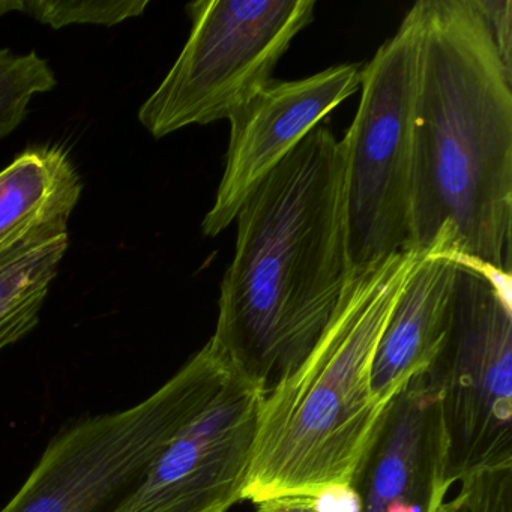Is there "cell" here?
Segmentation results:
<instances>
[{
    "instance_id": "6",
    "label": "cell",
    "mask_w": 512,
    "mask_h": 512,
    "mask_svg": "<svg viewBox=\"0 0 512 512\" xmlns=\"http://www.w3.org/2000/svg\"><path fill=\"white\" fill-rule=\"evenodd\" d=\"M428 373L439 391L449 485L511 467V277L458 262L448 331Z\"/></svg>"
},
{
    "instance_id": "15",
    "label": "cell",
    "mask_w": 512,
    "mask_h": 512,
    "mask_svg": "<svg viewBox=\"0 0 512 512\" xmlns=\"http://www.w3.org/2000/svg\"><path fill=\"white\" fill-rule=\"evenodd\" d=\"M149 2L128 0V2H110V0H34L23 2L20 13L28 14L32 19L53 29L70 25L115 26L125 20L142 16Z\"/></svg>"
},
{
    "instance_id": "11",
    "label": "cell",
    "mask_w": 512,
    "mask_h": 512,
    "mask_svg": "<svg viewBox=\"0 0 512 512\" xmlns=\"http://www.w3.org/2000/svg\"><path fill=\"white\" fill-rule=\"evenodd\" d=\"M458 260L425 251L410 272L380 337L371 392L382 406L433 364L448 331Z\"/></svg>"
},
{
    "instance_id": "2",
    "label": "cell",
    "mask_w": 512,
    "mask_h": 512,
    "mask_svg": "<svg viewBox=\"0 0 512 512\" xmlns=\"http://www.w3.org/2000/svg\"><path fill=\"white\" fill-rule=\"evenodd\" d=\"M235 221V256L209 343L266 394L316 346L350 280L340 140L314 128Z\"/></svg>"
},
{
    "instance_id": "8",
    "label": "cell",
    "mask_w": 512,
    "mask_h": 512,
    "mask_svg": "<svg viewBox=\"0 0 512 512\" xmlns=\"http://www.w3.org/2000/svg\"><path fill=\"white\" fill-rule=\"evenodd\" d=\"M263 397L230 367L110 512H229L244 500Z\"/></svg>"
},
{
    "instance_id": "5",
    "label": "cell",
    "mask_w": 512,
    "mask_h": 512,
    "mask_svg": "<svg viewBox=\"0 0 512 512\" xmlns=\"http://www.w3.org/2000/svg\"><path fill=\"white\" fill-rule=\"evenodd\" d=\"M418 64L415 4L362 70L358 112L340 140L350 277L409 248Z\"/></svg>"
},
{
    "instance_id": "7",
    "label": "cell",
    "mask_w": 512,
    "mask_h": 512,
    "mask_svg": "<svg viewBox=\"0 0 512 512\" xmlns=\"http://www.w3.org/2000/svg\"><path fill=\"white\" fill-rule=\"evenodd\" d=\"M314 0H200L191 34L139 110L155 139L191 125L229 121L272 80L292 41L314 20Z\"/></svg>"
},
{
    "instance_id": "4",
    "label": "cell",
    "mask_w": 512,
    "mask_h": 512,
    "mask_svg": "<svg viewBox=\"0 0 512 512\" xmlns=\"http://www.w3.org/2000/svg\"><path fill=\"white\" fill-rule=\"evenodd\" d=\"M232 365L206 343L148 398L59 431L0 512H110Z\"/></svg>"
},
{
    "instance_id": "1",
    "label": "cell",
    "mask_w": 512,
    "mask_h": 512,
    "mask_svg": "<svg viewBox=\"0 0 512 512\" xmlns=\"http://www.w3.org/2000/svg\"><path fill=\"white\" fill-rule=\"evenodd\" d=\"M412 233L511 277L512 73L475 0H419Z\"/></svg>"
},
{
    "instance_id": "9",
    "label": "cell",
    "mask_w": 512,
    "mask_h": 512,
    "mask_svg": "<svg viewBox=\"0 0 512 512\" xmlns=\"http://www.w3.org/2000/svg\"><path fill=\"white\" fill-rule=\"evenodd\" d=\"M361 73L359 64H340L292 82L272 79L230 116L226 167L203 235L215 238L229 229L260 182L361 88Z\"/></svg>"
},
{
    "instance_id": "10",
    "label": "cell",
    "mask_w": 512,
    "mask_h": 512,
    "mask_svg": "<svg viewBox=\"0 0 512 512\" xmlns=\"http://www.w3.org/2000/svg\"><path fill=\"white\" fill-rule=\"evenodd\" d=\"M349 487L356 512H439L446 479V437L439 391L427 371L392 398Z\"/></svg>"
},
{
    "instance_id": "14",
    "label": "cell",
    "mask_w": 512,
    "mask_h": 512,
    "mask_svg": "<svg viewBox=\"0 0 512 512\" xmlns=\"http://www.w3.org/2000/svg\"><path fill=\"white\" fill-rule=\"evenodd\" d=\"M56 83L49 62L37 53L19 55L0 49V139L17 130L31 101L52 91Z\"/></svg>"
},
{
    "instance_id": "16",
    "label": "cell",
    "mask_w": 512,
    "mask_h": 512,
    "mask_svg": "<svg viewBox=\"0 0 512 512\" xmlns=\"http://www.w3.org/2000/svg\"><path fill=\"white\" fill-rule=\"evenodd\" d=\"M439 512H512V467L487 470L458 482Z\"/></svg>"
},
{
    "instance_id": "18",
    "label": "cell",
    "mask_w": 512,
    "mask_h": 512,
    "mask_svg": "<svg viewBox=\"0 0 512 512\" xmlns=\"http://www.w3.org/2000/svg\"><path fill=\"white\" fill-rule=\"evenodd\" d=\"M475 2L490 29L503 65L509 73H512V2L509 0H475Z\"/></svg>"
},
{
    "instance_id": "3",
    "label": "cell",
    "mask_w": 512,
    "mask_h": 512,
    "mask_svg": "<svg viewBox=\"0 0 512 512\" xmlns=\"http://www.w3.org/2000/svg\"><path fill=\"white\" fill-rule=\"evenodd\" d=\"M425 251H404L350 277L298 370L266 392L244 500L347 487L388 406L371 371L392 308Z\"/></svg>"
},
{
    "instance_id": "13",
    "label": "cell",
    "mask_w": 512,
    "mask_h": 512,
    "mask_svg": "<svg viewBox=\"0 0 512 512\" xmlns=\"http://www.w3.org/2000/svg\"><path fill=\"white\" fill-rule=\"evenodd\" d=\"M68 227H47L0 251V352L34 331L67 253Z\"/></svg>"
},
{
    "instance_id": "12",
    "label": "cell",
    "mask_w": 512,
    "mask_h": 512,
    "mask_svg": "<svg viewBox=\"0 0 512 512\" xmlns=\"http://www.w3.org/2000/svg\"><path fill=\"white\" fill-rule=\"evenodd\" d=\"M83 182L61 146L20 154L0 172V251L47 229L68 227Z\"/></svg>"
},
{
    "instance_id": "19",
    "label": "cell",
    "mask_w": 512,
    "mask_h": 512,
    "mask_svg": "<svg viewBox=\"0 0 512 512\" xmlns=\"http://www.w3.org/2000/svg\"><path fill=\"white\" fill-rule=\"evenodd\" d=\"M22 10V0H0V17Z\"/></svg>"
},
{
    "instance_id": "17",
    "label": "cell",
    "mask_w": 512,
    "mask_h": 512,
    "mask_svg": "<svg viewBox=\"0 0 512 512\" xmlns=\"http://www.w3.org/2000/svg\"><path fill=\"white\" fill-rule=\"evenodd\" d=\"M257 512H356L352 488H332L317 494H290L256 503Z\"/></svg>"
}]
</instances>
